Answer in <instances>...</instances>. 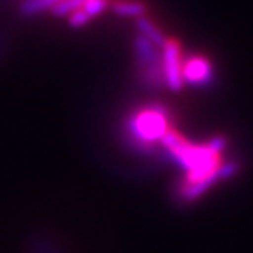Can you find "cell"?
Returning <instances> with one entry per match:
<instances>
[{
    "label": "cell",
    "mask_w": 253,
    "mask_h": 253,
    "mask_svg": "<svg viewBox=\"0 0 253 253\" xmlns=\"http://www.w3.org/2000/svg\"><path fill=\"white\" fill-rule=\"evenodd\" d=\"M188 77L192 80V81H200V80H205L206 75H208V67L205 63L202 61H194L189 67H188Z\"/></svg>",
    "instance_id": "6da1fadb"
}]
</instances>
